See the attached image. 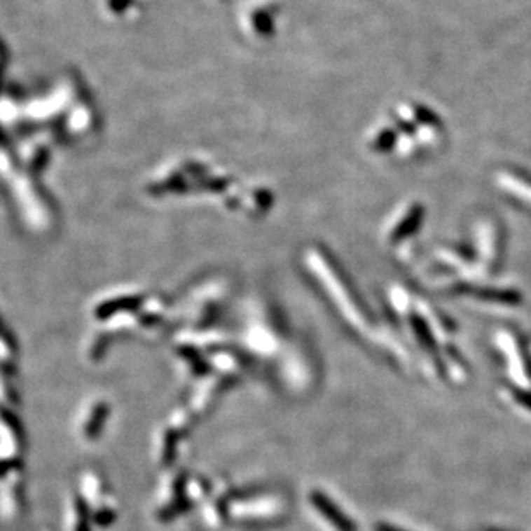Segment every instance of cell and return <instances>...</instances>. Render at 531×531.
<instances>
[{
    "label": "cell",
    "instance_id": "7a4b0ae2",
    "mask_svg": "<svg viewBox=\"0 0 531 531\" xmlns=\"http://www.w3.org/2000/svg\"><path fill=\"white\" fill-rule=\"evenodd\" d=\"M377 531H403V530L394 528V526H389V525H380V526H377Z\"/></svg>",
    "mask_w": 531,
    "mask_h": 531
},
{
    "label": "cell",
    "instance_id": "6da1fadb",
    "mask_svg": "<svg viewBox=\"0 0 531 531\" xmlns=\"http://www.w3.org/2000/svg\"><path fill=\"white\" fill-rule=\"evenodd\" d=\"M312 502H313V506L317 507V509L320 511V513L324 514L330 523H332L333 528H337L339 531H356L354 525L349 521L347 516L344 513H340V511L337 509L336 504H333L332 500H329L325 495H322L320 492H313Z\"/></svg>",
    "mask_w": 531,
    "mask_h": 531
}]
</instances>
